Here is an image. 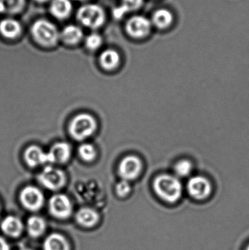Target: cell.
<instances>
[{
	"mask_svg": "<svg viewBox=\"0 0 249 250\" xmlns=\"http://www.w3.org/2000/svg\"><path fill=\"white\" fill-rule=\"evenodd\" d=\"M153 189L158 196L168 203H175L182 194V185L180 181L171 175H160L153 182Z\"/></svg>",
	"mask_w": 249,
	"mask_h": 250,
	"instance_id": "cell-1",
	"label": "cell"
},
{
	"mask_svg": "<svg viewBox=\"0 0 249 250\" xmlns=\"http://www.w3.org/2000/svg\"><path fill=\"white\" fill-rule=\"evenodd\" d=\"M31 32L35 41L42 46H54L60 39L57 26L47 19H38L34 22Z\"/></svg>",
	"mask_w": 249,
	"mask_h": 250,
	"instance_id": "cell-2",
	"label": "cell"
},
{
	"mask_svg": "<svg viewBox=\"0 0 249 250\" xmlns=\"http://www.w3.org/2000/svg\"><path fill=\"white\" fill-rule=\"evenodd\" d=\"M76 17L83 26L96 29L104 24L106 15L101 6L96 4H86L77 10Z\"/></svg>",
	"mask_w": 249,
	"mask_h": 250,
	"instance_id": "cell-3",
	"label": "cell"
},
{
	"mask_svg": "<svg viewBox=\"0 0 249 250\" xmlns=\"http://www.w3.org/2000/svg\"><path fill=\"white\" fill-rule=\"evenodd\" d=\"M96 129V120L87 114H80L75 117L69 126L70 135L77 141H83L89 138Z\"/></svg>",
	"mask_w": 249,
	"mask_h": 250,
	"instance_id": "cell-4",
	"label": "cell"
},
{
	"mask_svg": "<svg viewBox=\"0 0 249 250\" xmlns=\"http://www.w3.org/2000/svg\"><path fill=\"white\" fill-rule=\"evenodd\" d=\"M42 186L50 190H58L65 183V175L62 170L52 166H46L38 176Z\"/></svg>",
	"mask_w": 249,
	"mask_h": 250,
	"instance_id": "cell-5",
	"label": "cell"
},
{
	"mask_svg": "<svg viewBox=\"0 0 249 250\" xmlns=\"http://www.w3.org/2000/svg\"><path fill=\"white\" fill-rule=\"evenodd\" d=\"M151 20L143 16H132L126 23V32L131 38L140 39L147 37L152 30Z\"/></svg>",
	"mask_w": 249,
	"mask_h": 250,
	"instance_id": "cell-6",
	"label": "cell"
},
{
	"mask_svg": "<svg viewBox=\"0 0 249 250\" xmlns=\"http://www.w3.org/2000/svg\"><path fill=\"white\" fill-rule=\"evenodd\" d=\"M20 200L22 205L29 211H35L41 208L44 204V195L38 188L26 187L20 192Z\"/></svg>",
	"mask_w": 249,
	"mask_h": 250,
	"instance_id": "cell-7",
	"label": "cell"
},
{
	"mask_svg": "<svg viewBox=\"0 0 249 250\" xmlns=\"http://www.w3.org/2000/svg\"><path fill=\"white\" fill-rule=\"evenodd\" d=\"M49 210L53 216L64 220L71 215L73 207L70 199L66 195L58 194L50 199Z\"/></svg>",
	"mask_w": 249,
	"mask_h": 250,
	"instance_id": "cell-8",
	"label": "cell"
},
{
	"mask_svg": "<svg viewBox=\"0 0 249 250\" xmlns=\"http://www.w3.org/2000/svg\"><path fill=\"white\" fill-rule=\"evenodd\" d=\"M142 170V163L140 159L135 156L124 157L119 164L118 173L123 180L132 181L140 175Z\"/></svg>",
	"mask_w": 249,
	"mask_h": 250,
	"instance_id": "cell-9",
	"label": "cell"
},
{
	"mask_svg": "<svg viewBox=\"0 0 249 250\" xmlns=\"http://www.w3.org/2000/svg\"><path fill=\"white\" fill-rule=\"evenodd\" d=\"M189 193L197 200H203L208 198L211 192V185L206 178L194 176L189 181Z\"/></svg>",
	"mask_w": 249,
	"mask_h": 250,
	"instance_id": "cell-10",
	"label": "cell"
},
{
	"mask_svg": "<svg viewBox=\"0 0 249 250\" xmlns=\"http://www.w3.org/2000/svg\"><path fill=\"white\" fill-rule=\"evenodd\" d=\"M49 163H66L71 155V147L67 143L59 142L53 146L48 152Z\"/></svg>",
	"mask_w": 249,
	"mask_h": 250,
	"instance_id": "cell-11",
	"label": "cell"
},
{
	"mask_svg": "<svg viewBox=\"0 0 249 250\" xmlns=\"http://www.w3.org/2000/svg\"><path fill=\"white\" fill-rule=\"evenodd\" d=\"M24 159L30 167L49 163L48 152H45L42 148L36 146H32L25 151Z\"/></svg>",
	"mask_w": 249,
	"mask_h": 250,
	"instance_id": "cell-12",
	"label": "cell"
},
{
	"mask_svg": "<svg viewBox=\"0 0 249 250\" xmlns=\"http://www.w3.org/2000/svg\"><path fill=\"white\" fill-rule=\"evenodd\" d=\"M22 26L16 19L7 18L0 21V34L4 38L14 39L21 33Z\"/></svg>",
	"mask_w": 249,
	"mask_h": 250,
	"instance_id": "cell-13",
	"label": "cell"
},
{
	"mask_svg": "<svg viewBox=\"0 0 249 250\" xmlns=\"http://www.w3.org/2000/svg\"><path fill=\"white\" fill-rule=\"evenodd\" d=\"M49 10L54 17L63 20L70 16L73 10V4L70 0H52Z\"/></svg>",
	"mask_w": 249,
	"mask_h": 250,
	"instance_id": "cell-14",
	"label": "cell"
},
{
	"mask_svg": "<svg viewBox=\"0 0 249 250\" xmlns=\"http://www.w3.org/2000/svg\"><path fill=\"white\" fill-rule=\"evenodd\" d=\"M174 21V16L171 10L166 8L156 10L152 16V23L159 29L170 27Z\"/></svg>",
	"mask_w": 249,
	"mask_h": 250,
	"instance_id": "cell-15",
	"label": "cell"
},
{
	"mask_svg": "<svg viewBox=\"0 0 249 250\" xmlns=\"http://www.w3.org/2000/svg\"><path fill=\"white\" fill-rule=\"evenodd\" d=\"M83 37V31L81 28L77 25H67L60 32V39L62 40L66 44H69V45L78 43Z\"/></svg>",
	"mask_w": 249,
	"mask_h": 250,
	"instance_id": "cell-16",
	"label": "cell"
},
{
	"mask_svg": "<svg viewBox=\"0 0 249 250\" xmlns=\"http://www.w3.org/2000/svg\"><path fill=\"white\" fill-rule=\"evenodd\" d=\"M23 224L20 219L14 216H8L3 220L1 223V229L7 236L18 237L23 230Z\"/></svg>",
	"mask_w": 249,
	"mask_h": 250,
	"instance_id": "cell-17",
	"label": "cell"
},
{
	"mask_svg": "<svg viewBox=\"0 0 249 250\" xmlns=\"http://www.w3.org/2000/svg\"><path fill=\"white\" fill-rule=\"evenodd\" d=\"M121 57L118 51L114 49L105 50L99 57V63L104 69L107 70H112L116 68L120 64Z\"/></svg>",
	"mask_w": 249,
	"mask_h": 250,
	"instance_id": "cell-18",
	"label": "cell"
},
{
	"mask_svg": "<svg viewBox=\"0 0 249 250\" xmlns=\"http://www.w3.org/2000/svg\"><path fill=\"white\" fill-rule=\"evenodd\" d=\"M144 0H122V3L113 10V15L116 19H121L127 13L138 10L143 5Z\"/></svg>",
	"mask_w": 249,
	"mask_h": 250,
	"instance_id": "cell-19",
	"label": "cell"
},
{
	"mask_svg": "<svg viewBox=\"0 0 249 250\" xmlns=\"http://www.w3.org/2000/svg\"><path fill=\"white\" fill-rule=\"evenodd\" d=\"M76 220L83 227H92L99 221V215L90 208H82L76 214Z\"/></svg>",
	"mask_w": 249,
	"mask_h": 250,
	"instance_id": "cell-20",
	"label": "cell"
},
{
	"mask_svg": "<svg viewBox=\"0 0 249 250\" xmlns=\"http://www.w3.org/2000/svg\"><path fill=\"white\" fill-rule=\"evenodd\" d=\"M44 250H70V245L67 239L58 233H52L45 239L43 244Z\"/></svg>",
	"mask_w": 249,
	"mask_h": 250,
	"instance_id": "cell-21",
	"label": "cell"
},
{
	"mask_svg": "<svg viewBox=\"0 0 249 250\" xmlns=\"http://www.w3.org/2000/svg\"><path fill=\"white\" fill-rule=\"evenodd\" d=\"M45 222L38 216H32L28 219V233L32 237H38L44 233L45 230Z\"/></svg>",
	"mask_w": 249,
	"mask_h": 250,
	"instance_id": "cell-22",
	"label": "cell"
},
{
	"mask_svg": "<svg viewBox=\"0 0 249 250\" xmlns=\"http://www.w3.org/2000/svg\"><path fill=\"white\" fill-rule=\"evenodd\" d=\"M4 7V12L15 14L23 10L25 5V0H0Z\"/></svg>",
	"mask_w": 249,
	"mask_h": 250,
	"instance_id": "cell-23",
	"label": "cell"
},
{
	"mask_svg": "<svg viewBox=\"0 0 249 250\" xmlns=\"http://www.w3.org/2000/svg\"><path fill=\"white\" fill-rule=\"evenodd\" d=\"M78 153L82 160L86 162L92 161L96 157V149L92 144H82L79 147Z\"/></svg>",
	"mask_w": 249,
	"mask_h": 250,
	"instance_id": "cell-24",
	"label": "cell"
},
{
	"mask_svg": "<svg viewBox=\"0 0 249 250\" xmlns=\"http://www.w3.org/2000/svg\"><path fill=\"white\" fill-rule=\"evenodd\" d=\"M102 44V38L96 32L91 33L85 39V45L90 51H95L99 48Z\"/></svg>",
	"mask_w": 249,
	"mask_h": 250,
	"instance_id": "cell-25",
	"label": "cell"
},
{
	"mask_svg": "<svg viewBox=\"0 0 249 250\" xmlns=\"http://www.w3.org/2000/svg\"><path fill=\"white\" fill-rule=\"evenodd\" d=\"M192 165L189 160H181L175 166V171L177 175L181 177H185L191 173Z\"/></svg>",
	"mask_w": 249,
	"mask_h": 250,
	"instance_id": "cell-26",
	"label": "cell"
},
{
	"mask_svg": "<svg viewBox=\"0 0 249 250\" xmlns=\"http://www.w3.org/2000/svg\"><path fill=\"white\" fill-rule=\"evenodd\" d=\"M131 187L128 181L122 180L116 186V192L120 197H125L130 193Z\"/></svg>",
	"mask_w": 249,
	"mask_h": 250,
	"instance_id": "cell-27",
	"label": "cell"
},
{
	"mask_svg": "<svg viewBox=\"0 0 249 250\" xmlns=\"http://www.w3.org/2000/svg\"><path fill=\"white\" fill-rule=\"evenodd\" d=\"M0 250H10L8 243L0 236Z\"/></svg>",
	"mask_w": 249,
	"mask_h": 250,
	"instance_id": "cell-28",
	"label": "cell"
},
{
	"mask_svg": "<svg viewBox=\"0 0 249 250\" xmlns=\"http://www.w3.org/2000/svg\"><path fill=\"white\" fill-rule=\"evenodd\" d=\"M3 13H5V12H4V7H3V5L2 4H1V3L0 2V14Z\"/></svg>",
	"mask_w": 249,
	"mask_h": 250,
	"instance_id": "cell-29",
	"label": "cell"
},
{
	"mask_svg": "<svg viewBox=\"0 0 249 250\" xmlns=\"http://www.w3.org/2000/svg\"><path fill=\"white\" fill-rule=\"evenodd\" d=\"M35 1H38V2H45V1H48V0H35Z\"/></svg>",
	"mask_w": 249,
	"mask_h": 250,
	"instance_id": "cell-30",
	"label": "cell"
},
{
	"mask_svg": "<svg viewBox=\"0 0 249 250\" xmlns=\"http://www.w3.org/2000/svg\"><path fill=\"white\" fill-rule=\"evenodd\" d=\"M21 250H32L27 249V248H26V249H22Z\"/></svg>",
	"mask_w": 249,
	"mask_h": 250,
	"instance_id": "cell-31",
	"label": "cell"
},
{
	"mask_svg": "<svg viewBox=\"0 0 249 250\" xmlns=\"http://www.w3.org/2000/svg\"><path fill=\"white\" fill-rule=\"evenodd\" d=\"M249 250V245H248V247H247V250Z\"/></svg>",
	"mask_w": 249,
	"mask_h": 250,
	"instance_id": "cell-32",
	"label": "cell"
},
{
	"mask_svg": "<svg viewBox=\"0 0 249 250\" xmlns=\"http://www.w3.org/2000/svg\"><path fill=\"white\" fill-rule=\"evenodd\" d=\"M79 1H86V0H79Z\"/></svg>",
	"mask_w": 249,
	"mask_h": 250,
	"instance_id": "cell-33",
	"label": "cell"
}]
</instances>
